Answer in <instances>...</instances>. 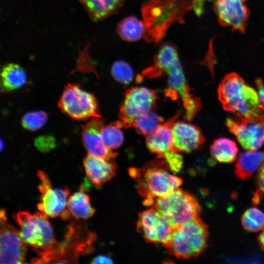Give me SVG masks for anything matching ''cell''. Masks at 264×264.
<instances>
[{
    "label": "cell",
    "mask_w": 264,
    "mask_h": 264,
    "mask_svg": "<svg viewBox=\"0 0 264 264\" xmlns=\"http://www.w3.org/2000/svg\"><path fill=\"white\" fill-rule=\"evenodd\" d=\"M83 166L86 176L97 187L103 185L116 175V165L112 160L88 154L83 159Z\"/></svg>",
    "instance_id": "obj_18"
},
{
    "label": "cell",
    "mask_w": 264,
    "mask_h": 264,
    "mask_svg": "<svg viewBox=\"0 0 264 264\" xmlns=\"http://www.w3.org/2000/svg\"><path fill=\"white\" fill-rule=\"evenodd\" d=\"M112 260L109 257L101 255H98L94 258L91 262V264H113Z\"/></svg>",
    "instance_id": "obj_35"
},
{
    "label": "cell",
    "mask_w": 264,
    "mask_h": 264,
    "mask_svg": "<svg viewBox=\"0 0 264 264\" xmlns=\"http://www.w3.org/2000/svg\"><path fill=\"white\" fill-rule=\"evenodd\" d=\"M206 0H192V9L197 16H200L203 12L204 4Z\"/></svg>",
    "instance_id": "obj_34"
},
{
    "label": "cell",
    "mask_w": 264,
    "mask_h": 264,
    "mask_svg": "<svg viewBox=\"0 0 264 264\" xmlns=\"http://www.w3.org/2000/svg\"><path fill=\"white\" fill-rule=\"evenodd\" d=\"M82 225L72 222L68 226L64 240L55 247L39 264L72 263L78 260L80 254L89 253L93 249L92 242L96 236L89 232L84 233Z\"/></svg>",
    "instance_id": "obj_7"
},
{
    "label": "cell",
    "mask_w": 264,
    "mask_h": 264,
    "mask_svg": "<svg viewBox=\"0 0 264 264\" xmlns=\"http://www.w3.org/2000/svg\"><path fill=\"white\" fill-rule=\"evenodd\" d=\"M255 191L252 198L254 204L264 199V166L258 172L255 179Z\"/></svg>",
    "instance_id": "obj_30"
},
{
    "label": "cell",
    "mask_w": 264,
    "mask_h": 264,
    "mask_svg": "<svg viewBox=\"0 0 264 264\" xmlns=\"http://www.w3.org/2000/svg\"><path fill=\"white\" fill-rule=\"evenodd\" d=\"M245 2L246 0H215L214 8L219 23L244 32L249 15Z\"/></svg>",
    "instance_id": "obj_13"
},
{
    "label": "cell",
    "mask_w": 264,
    "mask_h": 264,
    "mask_svg": "<svg viewBox=\"0 0 264 264\" xmlns=\"http://www.w3.org/2000/svg\"><path fill=\"white\" fill-rule=\"evenodd\" d=\"M181 113L180 110L178 111L171 118L159 125L153 133L146 136L147 148L152 153L157 155V158H164L170 152H177L174 146L172 128Z\"/></svg>",
    "instance_id": "obj_17"
},
{
    "label": "cell",
    "mask_w": 264,
    "mask_h": 264,
    "mask_svg": "<svg viewBox=\"0 0 264 264\" xmlns=\"http://www.w3.org/2000/svg\"><path fill=\"white\" fill-rule=\"evenodd\" d=\"M164 158L165 159L170 169L174 173L179 172L183 165V159L177 152H171L167 154Z\"/></svg>",
    "instance_id": "obj_32"
},
{
    "label": "cell",
    "mask_w": 264,
    "mask_h": 264,
    "mask_svg": "<svg viewBox=\"0 0 264 264\" xmlns=\"http://www.w3.org/2000/svg\"><path fill=\"white\" fill-rule=\"evenodd\" d=\"M218 93L223 108L234 113L238 118L255 119L264 113L257 91L236 73H229L223 78Z\"/></svg>",
    "instance_id": "obj_3"
},
{
    "label": "cell",
    "mask_w": 264,
    "mask_h": 264,
    "mask_svg": "<svg viewBox=\"0 0 264 264\" xmlns=\"http://www.w3.org/2000/svg\"><path fill=\"white\" fill-rule=\"evenodd\" d=\"M163 121L162 117L152 110L137 116L132 127L138 134L146 136L153 133Z\"/></svg>",
    "instance_id": "obj_25"
},
{
    "label": "cell",
    "mask_w": 264,
    "mask_h": 264,
    "mask_svg": "<svg viewBox=\"0 0 264 264\" xmlns=\"http://www.w3.org/2000/svg\"><path fill=\"white\" fill-rule=\"evenodd\" d=\"M142 74L149 78L168 75L166 96L173 100L180 99L184 109L183 118L191 121L201 107L200 100L195 96L188 85L180 64L176 46L171 43L162 44L154 57V64Z\"/></svg>",
    "instance_id": "obj_1"
},
{
    "label": "cell",
    "mask_w": 264,
    "mask_h": 264,
    "mask_svg": "<svg viewBox=\"0 0 264 264\" xmlns=\"http://www.w3.org/2000/svg\"><path fill=\"white\" fill-rule=\"evenodd\" d=\"M258 242L261 249L264 251V229L259 235Z\"/></svg>",
    "instance_id": "obj_36"
},
{
    "label": "cell",
    "mask_w": 264,
    "mask_h": 264,
    "mask_svg": "<svg viewBox=\"0 0 264 264\" xmlns=\"http://www.w3.org/2000/svg\"><path fill=\"white\" fill-rule=\"evenodd\" d=\"M37 176L41 181L39 190L41 193L40 202L37 205L39 212L46 217L60 216L62 220H67L70 212L66 210L69 190L64 188H53L48 175L39 170Z\"/></svg>",
    "instance_id": "obj_10"
},
{
    "label": "cell",
    "mask_w": 264,
    "mask_h": 264,
    "mask_svg": "<svg viewBox=\"0 0 264 264\" xmlns=\"http://www.w3.org/2000/svg\"><path fill=\"white\" fill-rule=\"evenodd\" d=\"M34 144L40 151L46 152L54 148L55 147V140L50 135L40 136L36 138Z\"/></svg>",
    "instance_id": "obj_31"
},
{
    "label": "cell",
    "mask_w": 264,
    "mask_h": 264,
    "mask_svg": "<svg viewBox=\"0 0 264 264\" xmlns=\"http://www.w3.org/2000/svg\"><path fill=\"white\" fill-rule=\"evenodd\" d=\"M210 154L220 163H231L237 156L238 149L236 143L227 138H219L214 141L210 147Z\"/></svg>",
    "instance_id": "obj_23"
},
{
    "label": "cell",
    "mask_w": 264,
    "mask_h": 264,
    "mask_svg": "<svg viewBox=\"0 0 264 264\" xmlns=\"http://www.w3.org/2000/svg\"><path fill=\"white\" fill-rule=\"evenodd\" d=\"M241 222L246 230L256 232L264 228V213L256 207H251L243 214Z\"/></svg>",
    "instance_id": "obj_27"
},
{
    "label": "cell",
    "mask_w": 264,
    "mask_h": 264,
    "mask_svg": "<svg viewBox=\"0 0 264 264\" xmlns=\"http://www.w3.org/2000/svg\"><path fill=\"white\" fill-rule=\"evenodd\" d=\"M208 235V226L198 217L174 227L171 239L164 247L177 258H196L207 247Z\"/></svg>",
    "instance_id": "obj_4"
},
{
    "label": "cell",
    "mask_w": 264,
    "mask_h": 264,
    "mask_svg": "<svg viewBox=\"0 0 264 264\" xmlns=\"http://www.w3.org/2000/svg\"><path fill=\"white\" fill-rule=\"evenodd\" d=\"M146 27L144 22L134 16L123 19L118 24L117 32L120 37L127 42H135L144 36Z\"/></svg>",
    "instance_id": "obj_24"
},
{
    "label": "cell",
    "mask_w": 264,
    "mask_h": 264,
    "mask_svg": "<svg viewBox=\"0 0 264 264\" xmlns=\"http://www.w3.org/2000/svg\"><path fill=\"white\" fill-rule=\"evenodd\" d=\"M225 125L244 149L256 151L264 145V112L255 119L227 118Z\"/></svg>",
    "instance_id": "obj_12"
},
{
    "label": "cell",
    "mask_w": 264,
    "mask_h": 264,
    "mask_svg": "<svg viewBox=\"0 0 264 264\" xmlns=\"http://www.w3.org/2000/svg\"><path fill=\"white\" fill-rule=\"evenodd\" d=\"M58 106L63 113L74 120L101 117L95 96L82 89L78 83H69L65 86Z\"/></svg>",
    "instance_id": "obj_8"
},
{
    "label": "cell",
    "mask_w": 264,
    "mask_h": 264,
    "mask_svg": "<svg viewBox=\"0 0 264 264\" xmlns=\"http://www.w3.org/2000/svg\"><path fill=\"white\" fill-rule=\"evenodd\" d=\"M157 158L140 169H129L130 175L137 181L139 194L145 198V205H152L154 199L169 195L183 182L181 178L170 173L166 160Z\"/></svg>",
    "instance_id": "obj_2"
},
{
    "label": "cell",
    "mask_w": 264,
    "mask_h": 264,
    "mask_svg": "<svg viewBox=\"0 0 264 264\" xmlns=\"http://www.w3.org/2000/svg\"><path fill=\"white\" fill-rule=\"evenodd\" d=\"M264 166V151H248L238 157L234 168L235 175L245 180Z\"/></svg>",
    "instance_id": "obj_19"
},
{
    "label": "cell",
    "mask_w": 264,
    "mask_h": 264,
    "mask_svg": "<svg viewBox=\"0 0 264 264\" xmlns=\"http://www.w3.org/2000/svg\"><path fill=\"white\" fill-rule=\"evenodd\" d=\"M152 205L173 227L199 217L201 210L193 195L179 188L154 199Z\"/></svg>",
    "instance_id": "obj_6"
},
{
    "label": "cell",
    "mask_w": 264,
    "mask_h": 264,
    "mask_svg": "<svg viewBox=\"0 0 264 264\" xmlns=\"http://www.w3.org/2000/svg\"><path fill=\"white\" fill-rule=\"evenodd\" d=\"M155 90L144 87H132L126 91L120 108L118 117L124 127H132L135 118L156 107Z\"/></svg>",
    "instance_id": "obj_9"
},
{
    "label": "cell",
    "mask_w": 264,
    "mask_h": 264,
    "mask_svg": "<svg viewBox=\"0 0 264 264\" xmlns=\"http://www.w3.org/2000/svg\"><path fill=\"white\" fill-rule=\"evenodd\" d=\"M258 89V95L260 101V107L264 112V81L261 78L255 80Z\"/></svg>",
    "instance_id": "obj_33"
},
{
    "label": "cell",
    "mask_w": 264,
    "mask_h": 264,
    "mask_svg": "<svg viewBox=\"0 0 264 264\" xmlns=\"http://www.w3.org/2000/svg\"><path fill=\"white\" fill-rule=\"evenodd\" d=\"M46 218L40 212L32 214L21 211L14 216L20 227L22 239L38 253L40 258L49 254L59 244Z\"/></svg>",
    "instance_id": "obj_5"
},
{
    "label": "cell",
    "mask_w": 264,
    "mask_h": 264,
    "mask_svg": "<svg viewBox=\"0 0 264 264\" xmlns=\"http://www.w3.org/2000/svg\"><path fill=\"white\" fill-rule=\"evenodd\" d=\"M0 224H4L6 222V217L5 216V212L4 210L1 209L0 212Z\"/></svg>",
    "instance_id": "obj_37"
},
{
    "label": "cell",
    "mask_w": 264,
    "mask_h": 264,
    "mask_svg": "<svg viewBox=\"0 0 264 264\" xmlns=\"http://www.w3.org/2000/svg\"><path fill=\"white\" fill-rule=\"evenodd\" d=\"M47 113L43 110L29 111L25 113L21 119V124L25 130L34 132L42 128L46 123Z\"/></svg>",
    "instance_id": "obj_28"
},
{
    "label": "cell",
    "mask_w": 264,
    "mask_h": 264,
    "mask_svg": "<svg viewBox=\"0 0 264 264\" xmlns=\"http://www.w3.org/2000/svg\"><path fill=\"white\" fill-rule=\"evenodd\" d=\"M27 80L24 69L16 63L5 65L0 73V87L2 92H9L22 87Z\"/></svg>",
    "instance_id": "obj_21"
},
{
    "label": "cell",
    "mask_w": 264,
    "mask_h": 264,
    "mask_svg": "<svg viewBox=\"0 0 264 264\" xmlns=\"http://www.w3.org/2000/svg\"><path fill=\"white\" fill-rule=\"evenodd\" d=\"M89 18L94 22L116 13L125 0H79Z\"/></svg>",
    "instance_id": "obj_20"
},
{
    "label": "cell",
    "mask_w": 264,
    "mask_h": 264,
    "mask_svg": "<svg viewBox=\"0 0 264 264\" xmlns=\"http://www.w3.org/2000/svg\"><path fill=\"white\" fill-rule=\"evenodd\" d=\"M174 227L155 208L152 207L139 214L137 230L148 242L164 247L169 242Z\"/></svg>",
    "instance_id": "obj_11"
},
{
    "label": "cell",
    "mask_w": 264,
    "mask_h": 264,
    "mask_svg": "<svg viewBox=\"0 0 264 264\" xmlns=\"http://www.w3.org/2000/svg\"><path fill=\"white\" fill-rule=\"evenodd\" d=\"M172 130L174 146L178 153L199 150L205 144L204 135L194 125L184 121H176Z\"/></svg>",
    "instance_id": "obj_16"
},
{
    "label": "cell",
    "mask_w": 264,
    "mask_h": 264,
    "mask_svg": "<svg viewBox=\"0 0 264 264\" xmlns=\"http://www.w3.org/2000/svg\"><path fill=\"white\" fill-rule=\"evenodd\" d=\"M67 207L70 213L77 219L87 220L95 213L89 196L82 189L69 197Z\"/></svg>",
    "instance_id": "obj_22"
},
{
    "label": "cell",
    "mask_w": 264,
    "mask_h": 264,
    "mask_svg": "<svg viewBox=\"0 0 264 264\" xmlns=\"http://www.w3.org/2000/svg\"><path fill=\"white\" fill-rule=\"evenodd\" d=\"M110 73L115 80L124 85L131 83L134 77L132 67L128 63L122 60L116 61L113 64Z\"/></svg>",
    "instance_id": "obj_29"
},
{
    "label": "cell",
    "mask_w": 264,
    "mask_h": 264,
    "mask_svg": "<svg viewBox=\"0 0 264 264\" xmlns=\"http://www.w3.org/2000/svg\"><path fill=\"white\" fill-rule=\"evenodd\" d=\"M124 127L121 120H118L104 126L102 136L108 148L113 150L119 148L123 144L124 136L121 129Z\"/></svg>",
    "instance_id": "obj_26"
},
{
    "label": "cell",
    "mask_w": 264,
    "mask_h": 264,
    "mask_svg": "<svg viewBox=\"0 0 264 264\" xmlns=\"http://www.w3.org/2000/svg\"><path fill=\"white\" fill-rule=\"evenodd\" d=\"M0 264L23 263L27 251L26 244L19 231L6 223L0 224Z\"/></svg>",
    "instance_id": "obj_14"
},
{
    "label": "cell",
    "mask_w": 264,
    "mask_h": 264,
    "mask_svg": "<svg viewBox=\"0 0 264 264\" xmlns=\"http://www.w3.org/2000/svg\"><path fill=\"white\" fill-rule=\"evenodd\" d=\"M105 120L101 117H94L81 126L83 144L88 154L112 160L117 153L107 147L104 142L102 131Z\"/></svg>",
    "instance_id": "obj_15"
}]
</instances>
